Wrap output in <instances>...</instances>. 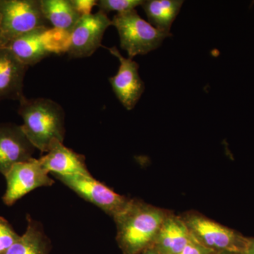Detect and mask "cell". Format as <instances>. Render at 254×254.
Segmentation results:
<instances>
[{
	"instance_id": "6da1fadb",
	"label": "cell",
	"mask_w": 254,
	"mask_h": 254,
	"mask_svg": "<svg viewBox=\"0 0 254 254\" xmlns=\"http://www.w3.org/2000/svg\"><path fill=\"white\" fill-rule=\"evenodd\" d=\"M170 210L131 198L126 208L113 219L116 241L123 254H140L153 247Z\"/></svg>"
},
{
	"instance_id": "7a4b0ae2",
	"label": "cell",
	"mask_w": 254,
	"mask_h": 254,
	"mask_svg": "<svg viewBox=\"0 0 254 254\" xmlns=\"http://www.w3.org/2000/svg\"><path fill=\"white\" fill-rule=\"evenodd\" d=\"M19 103L18 113L23 121L21 128L36 149L47 153L55 140L63 143L65 114L61 105L48 98L28 99L25 96Z\"/></svg>"
},
{
	"instance_id": "3957f363",
	"label": "cell",
	"mask_w": 254,
	"mask_h": 254,
	"mask_svg": "<svg viewBox=\"0 0 254 254\" xmlns=\"http://www.w3.org/2000/svg\"><path fill=\"white\" fill-rule=\"evenodd\" d=\"M188 228L192 238L213 252H229L243 254L247 237L222 224L190 210L180 215Z\"/></svg>"
},
{
	"instance_id": "277c9868",
	"label": "cell",
	"mask_w": 254,
	"mask_h": 254,
	"mask_svg": "<svg viewBox=\"0 0 254 254\" xmlns=\"http://www.w3.org/2000/svg\"><path fill=\"white\" fill-rule=\"evenodd\" d=\"M118 30L120 47L127 51L128 58L144 55L160 48L165 38L171 33L159 31L138 15L136 9L120 13L112 20Z\"/></svg>"
},
{
	"instance_id": "5b68a950",
	"label": "cell",
	"mask_w": 254,
	"mask_h": 254,
	"mask_svg": "<svg viewBox=\"0 0 254 254\" xmlns=\"http://www.w3.org/2000/svg\"><path fill=\"white\" fill-rule=\"evenodd\" d=\"M0 48L37 28L48 26L41 0H0Z\"/></svg>"
},
{
	"instance_id": "8992f818",
	"label": "cell",
	"mask_w": 254,
	"mask_h": 254,
	"mask_svg": "<svg viewBox=\"0 0 254 254\" xmlns=\"http://www.w3.org/2000/svg\"><path fill=\"white\" fill-rule=\"evenodd\" d=\"M69 36L49 26L18 37L6 47L26 66H33L52 54L66 53Z\"/></svg>"
},
{
	"instance_id": "52a82bcc",
	"label": "cell",
	"mask_w": 254,
	"mask_h": 254,
	"mask_svg": "<svg viewBox=\"0 0 254 254\" xmlns=\"http://www.w3.org/2000/svg\"><path fill=\"white\" fill-rule=\"evenodd\" d=\"M64 185L83 199L101 209L112 218H116L127 208L131 198L119 194L95 180L92 175H55Z\"/></svg>"
},
{
	"instance_id": "ba28073f",
	"label": "cell",
	"mask_w": 254,
	"mask_h": 254,
	"mask_svg": "<svg viewBox=\"0 0 254 254\" xmlns=\"http://www.w3.org/2000/svg\"><path fill=\"white\" fill-rule=\"evenodd\" d=\"M48 174L38 159L32 158L14 165L4 176L6 180V190L2 198L4 204L11 206L32 190L52 186L55 181Z\"/></svg>"
},
{
	"instance_id": "9c48e42d",
	"label": "cell",
	"mask_w": 254,
	"mask_h": 254,
	"mask_svg": "<svg viewBox=\"0 0 254 254\" xmlns=\"http://www.w3.org/2000/svg\"><path fill=\"white\" fill-rule=\"evenodd\" d=\"M113 26L112 20L103 11L83 15L70 33L66 53L71 58L91 56L100 47L105 31Z\"/></svg>"
},
{
	"instance_id": "30bf717a",
	"label": "cell",
	"mask_w": 254,
	"mask_h": 254,
	"mask_svg": "<svg viewBox=\"0 0 254 254\" xmlns=\"http://www.w3.org/2000/svg\"><path fill=\"white\" fill-rule=\"evenodd\" d=\"M104 48L120 61L118 73L109 78L113 91L127 110H133L145 91L144 82L138 73L139 65L133 59L123 57L116 47Z\"/></svg>"
},
{
	"instance_id": "8fae6325",
	"label": "cell",
	"mask_w": 254,
	"mask_h": 254,
	"mask_svg": "<svg viewBox=\"0 0 254 254\" xmlns=\"http://www.w3.org/2000/svg\"><path fill=\"white\" fill-rule=\"evenodd\" d=\"M36 149L21 126L11 123L0 125V173L5 176L16 164L33 158Z\"/></svg>"
},
{
	"instance_id": "7c38bea8",
	"label": "cell",
	"mask_w": 254,
	"mask_h": 254,
	"mask_svg": "<svg viewBox=\"0 0 254 254\" xmlns=\"http://www.w3.org/2000/svg\"><path fill=\"white\" fill-rule=\"evenodd\" d=\"M43 168L55 175H91L87 168L85 157L55 140L46 154L38 159Z\"/></svg>"
},
{
	"instance_id": "4fadbf2b",
	"label": "cell",
	"mask_w": 254,
	"mask_h": 254,
	"mask_svg": "<svg viewBox=\"0 0 254 254\" xmlns=\"http://www.w3.org/2000/svg\"><path fill=\"white\" fill-rule=\"evenodd\" d=\"M28 66L11 50L0 48V100H17L23 95V81Z\"/></svg>"
},
{
	"instance_id": "5bb4252c",
	"label": "cell",
	"mask_w": 254,
	"mask_h": 254,
	"mask_svg": "<svg viewBox=\"0 0 254 254\" xmlns=\"http://www.w3.org/2000/svg\"><path fill=\"white\" fill-rule=\"evenodd\" d=\"M192 240L180 215L170 211L159 230L153 247L160 254H179Z\"/></svg>"
},
{
	"instance_id": "9a60e30c",
	"label": "cell",
	"mask_w": 254,
	"mask_h": 254,
	"mask_svg": "<svg viewBox=\"0 0 254 254\" xmlns=\"http://www.w3.org/2000/svg\"><path fill=\"white\" fill-rule=\"evenodd\" d=\"M183 4V0H146L141 6L150 24L162 33H170Z\"/></svg>"
},
{
	"instance_id": "2e32d148",
	"label": "cell",
	"mask_w": 254,
	"mask_h": 254,
	"mask_svg": "<svg viewBox=\"0 0 254 254\" xmlns=\"http://www.w3.org/2000/svg\"><path fill=\"white\" fill-rule=\"evenodd\" d=\"M41 9L53 28L70 35L81 15L70 0H41Z\"/></svg>"
},
{
	"instance_id": "e0dca14e",
	"label": "cell",
	"mask_w": 254,
	"mask_h": 254,
	"mask_svg": "<svg viewBox=\"0 0 254 254\" xmlns=\"http://www.w3.org/2000/svg\"><path fill=\"white\" fill-rule=\"evenodd\" d=\"M27 228L5 254H49L51 242L39 222L27 215Z\"/></svg>"
},
{
	"instance_id": "ac0fdd59",
	"label": "cell",
	"mask_w": 254,
	"mask_h": 254,
	"mask_svg": "<svg viewBox=\"0 0 254 254\" xmlns=\"http://www.w3.org/2000/svg\"><path fill=\"white\" fill-rule=\"evenodd\" d=\"M143 2V0H99L97 1V6L99 11L105 14L114 11L120 14L135 9L137 6H141Z\"/></svg>"
},
{
	"instance_id": "d6986e66",
	"label": "cell",
	"mask_w": 254,
	"mask_h": 254,
	"mask_svg": "<svg viewBox=\"0 0 254 254\" xmlns=\"http://www.w3.org/2000/svg\"><path fill=\"white\" fill-rule=\"evenodd\" d=\"M6 219L0 217V254H5L20 238Z\"/></svg>"
},
{
	"instance_id": "ffe728a7",
	"label": "cell",
	"mask_w": 254,
	"mask_h": 254,
	"mask_svg": "<svg viewBox=\"0 0 254 254\" xmlns=\"http://www.w3.org/2000/svg\"><path fill=\"white\" fill-rule=\"evenodd\" d=\"M73 7L81 16L91 14L93 6H97L95 0H70Z\"/></svg>"
},
{
	"instance_id": "44dd1931",
	"label": "cell",
	"mask_w": 254,
	"mask_h": 254,
	"mask_svg": "<svg viewBox=\"0 0 254 254\" xmlns=\"http://www.w3.org/2000/svg\"><path fill=\"white\" fill-rule=\"evenodd\" d=\"M213 252H215L205 248L193 239L179 254H212Z\"/></svg>"
},
{
	"instance_id": "7402d4cb",
	"label": "cell",
	"mask_w": 254,
	"mask_h": 254,
	"mask_svg": "<svg viewBox=\"0 0 254 254\" xmlns=\"http://www.w3.org/2000/svg\"><path fill=\"white\" fill-rule=\"evenodd\" d=\"M242 254H254V238L247 237L245 251Z\"/></svg>"
},
{
	"instance_id": "603a6c76",
	"label": "cell",
	"mask_w": 254,
	"mask_h": 254,
	"mask_svg": "<svg viewBox=\"0 0 254 254\" xmlns=\"http://www.w3.org/2000/svg\"><path fill=\"white\" fill-rule=\"evenodd\" d=\"M160 254L158 253V252H157L156 250H155L154 248H153V247H150V248L147 249V250H145V251H143V252H142L141 254Z\"/></svg>"
},
{
	"instance_id": "cb8c5ba5",
	"label": "cell",
	"mask_w": 254,
	"mask_h": 254,
	"mask_svg": "<svg viewBox=\"0 0 254 254\" xmlns=\"http://www.w3.org/2000/svg\"><path fill=\"white\" fill-rule=\"evenodd\" d=\"M212 254H237L235 253H232V252H213Z\"/></svg>"
},
{
	"instance_id": "d4e9b609",
	"label": "cell",
	"mask_w": 254,
	"mask_h": 254,
	"mask_svg": "<svg viewBox=\"0 0 254 254\" xmlns=\"http://www.w3.org/2000/svg\"><path fill=\"white\" fill-rule=\"evenodd\" d=\"M0 32H1V13H0Z\"/></svg>"
}]
</instances>
